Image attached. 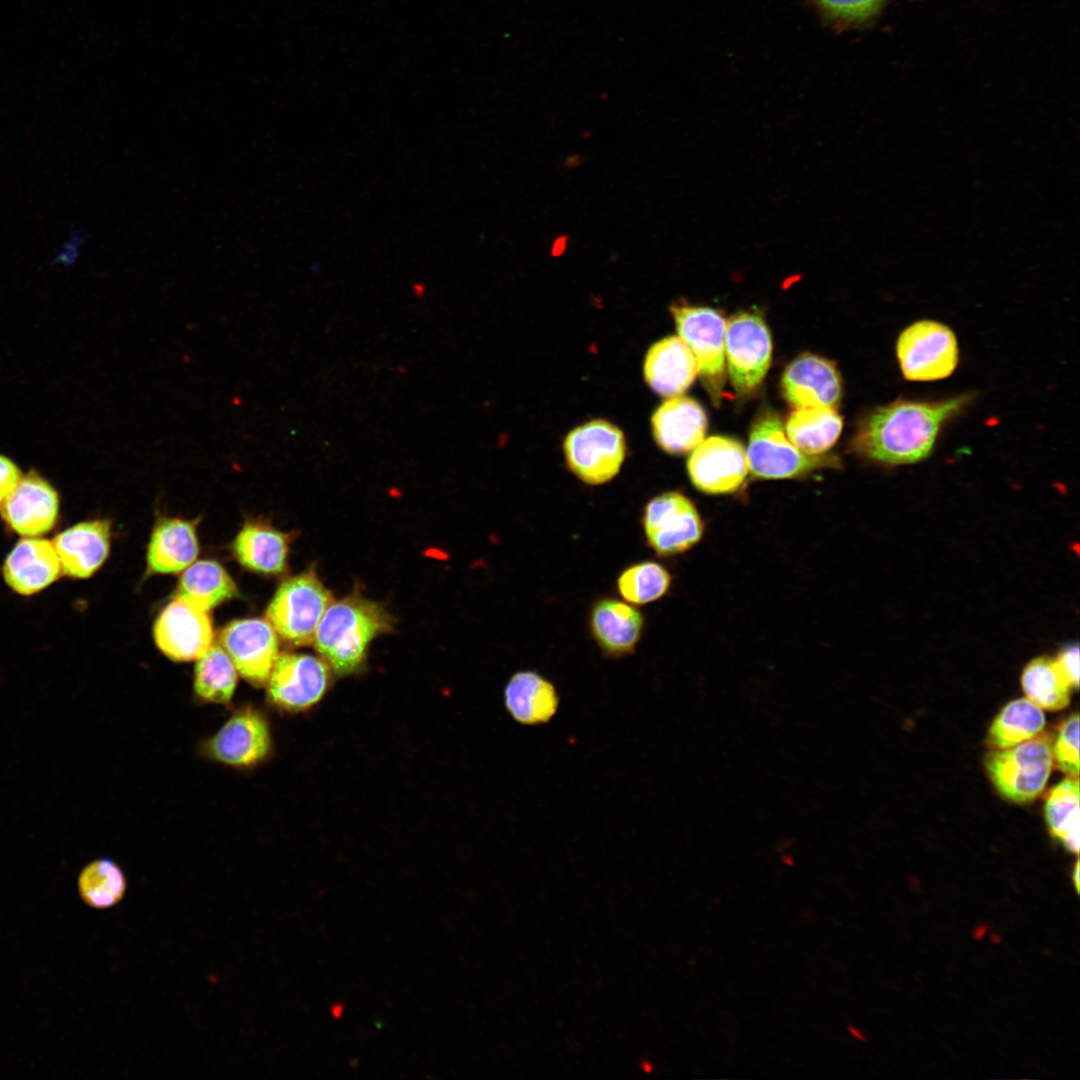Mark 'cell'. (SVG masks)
<instances>
[{"label": "cell", "mask_w": 1080, "mask_h": 1080, "mask_svg": "<svg viewBox=\"0 0 1080 1080\" xmlns=\"http://www.w3.org/2000/svg\"><path fill=\"white\" fill-rule=\"evenodd\" d=\"M671 581V574L663 565L644 561L626 568L618 577L617 588L626 601L647 604L662 598Z\"/></svg>", "instance_id": "33"}, {"label": "cell", "mask_w": 1080, "mask_h": 1080, "mask_svg": "<svg viewBox=\"0 0 1080 1080\" xmlns=\"http://www.w3.org/2000/svg\"><path fill=\"white\" fill-rule=\"evenodd\" d=\"M746 457L749 472L759 479L797 478L815 470L839 466L835 456H811L798 450L787 438L781 419L772 410L764 411L755 420Z\"/></svg>", "instance_id": "5"}, {"label": "cell", "mask_w": 1080, "mask_h": 1080, "mask_svg": "<svg viewBox=\"0 0 1080 1080\" xmlns=\"http://www.w3.org/2000/svg\"><path fill=\"white\" fill-rule=\"evenodd\" d=\"M153 635L160 651L174 661L197 660L213 643L208 611L179 597L162 610Z\"/></svg>", "instance_id": "14"}, {"label": "cell", "mask_w": 1080, "mask_h": 1080, "mask_svg": "<svg viewBox=\"0 0 1080 1080\" xmlns=\"http://www.w3.org/2000/svg\"><path fill=\"white\" fill-rule=\"evenodd\" d=\"M503 700L512 720L523 726L550 722L560 706L554 684L533 670H520L512 674L504 687Z\"/></svg>", "instance_id": "22"}, {"label": "cell", "mask_w": 1080, "mask_h": 1080, "mask_svg": "<svg viewBox=\"0 0 1080 1080\" xmlns=\"http://www.w3.org/2000/svg\"><path fill=\"white\" fill-rule=\"evenodd\" d=\"M78 892L83 902L94 909L117 905L127 890V879L113 860L101 858L87 864L80 872Z\"/></svg>", "instance_id": "31"}, {"label": "cell", "mask_w": 1080, "mask_h": 1080, "mask_svg": "<svg viewBox=\"0 0 1080 1080\" xmlns=\"http://www.w3.org/2000/svg\"><path fill=\"white\" fill-rule=\"evenodd\" d=\"M771 355V334L759 314L741 312L728 320L725 357L731 384L738 394H749L761 385Z\"/></svg>", "instance_id": "9"}, {"label": "cell", "mask_w": 1080, "mask_h": 1080, "mask_svg": "<svg viewBox=\"0 0 1080 1080\" xmlns=\"http://www.w3.org/2000/svg\"><path fill=\"white\" fill-rule=\"evenodd\" d=\"M896 355L903 376L910 381H935L950 376L959 361L955 334L932 320L917 321L899 335Z\"/></svg>", "instance_id": "7"}, {"label": "cell", "mask_w": 1080, "mask_h": 1080, "mask_svg": "<svg viewBox=\"0 0 1080 1080\" xmlns=\"http://www.w3.org/2000/svg\"><path fill=\"white\" fill-rule=\"evenodd\" d=\"M781 386L784 398L795 408H835L842 393L835 365L809 353L798 356L787 366Z\"/></svg>", "instance_id": "17"}, {"label": "cell", "mask_w": 1080, "mask_h": 1080, "mask_svg": "<svg viewBox=\"0 0 1080 1080\" xmlns=\"http://www.w3.org/2000/svg\"><path fill=\"white\" fill-rule=\"evenodd\" d=\"M22 475L17 464L0 453V506L14 490Z\"/></svg>", "instance_id": "38"}, {"label": "cell", "mask_w": 1080, "mask_h": 1080, "mask_svg": "<svg viewBox=\"0 0 1080 1080\" xmlns=\"http://www.w3.org/2000/svg\"><path fill=\"white\" fill-rule=\"evenodd\" d=\"M239 563L262 574H279L286 568L289 537L264 522H247L233 542Z\"/></svg>", "instance_id": "25"}, {"label": "cell", "mask_w": 1080, "mask_h": 1080, "mask_svg": "<svg viewBox=\"0 0 1080 1080\" xmlns=\"http://www.w3.org/2000/svg\"><path fill=\"white\" fill-rule=\"evenodd\" d=\"M238 681V671L220 644L212 643L197 659L193 687L203 701L227 704L232 699Z\"/></svg>", "instance_id": "30"}, {"label": "cell", "mask_w": 1080, "mask_h": 1080, "mask_svg": "<svg viewBox=\"0 0 1080 1080\" xmlns=\"http://www.w3.org/2000/svg\"><path fill=\"white\" fill-rule=\"evenodd\" d=\"M1053 761L1067 776H1079V715H1070L1059 727L1052 745Z\"/></svg>", "instance_id": "34"}, {"label": "cell", "mask_w": 1080, "mask_h": 1080, "mask_svg": "<svg viewBox=\"0 0 1080 1080\" xmlns=\"http://www.w3.org/2000/svg\"><path fill=\"white\" fill-rule=\"evenodd\" d=\"M697 375L696 359L687 344L678 336L659 340L646 354L644 377L659 395H681L691 386Z\"/></svg>", "instance_id": "23"}, {"label": "cell", "mask_w": 1080, "mask_h": 1080, "mask_svg": "<svg viewBox=\"0 0 1080 1080\" xmlns=\"http://www.w3.org/2000/svg\"><path fill=\"white\" fill-rule=\"evenodd\" d=\"M1079 780L1068 776L1052 787L1044 806V817L1050 834L1067 850L1079 852Z\"/></svg>", "instance_id": "29"}, {"label": "cell", "mask_w": 1080, "mask_h": 1080, "mask_svg": "<svg viewBox=\"0 0 1080 1080\" xmlns=\"http://www.w3.org/2000/svg\"><path fill=\"white\" fill-rule=\"evenodd\" d=\"M642 525L648 545L663 557L688 551L704 533L703 519L696 506L678 491L652 498L644 508Z\"/></svg>", "instance_id": "10"}, {"label": "cell", "mask_w": 1080, "mask_h": 1080, "mask_svg": "<svg viewBox=\"0 0 1080 1080\" xmlns=\"http://www.w3.org/2000/svg\"><path fill=\"white\" fill-rule=\"evenodd\" d=\"M111 523L96 519L78 523L59 533L53 541L62 573L88 578L105 562L110 549Z\"/></svg>", "instance_id": "18"}, {"label": "cell", "mask_w": 1080, "mask_h": 1080, "mask_svg": "<svg viewBox=\"0 0 1080 1080\" xmlns=\"http://www.w3.org/2000/svg\"><path fill=\"white\" fill-rule=\"evenodd\" d=\"M687 470L695 488L710 495L738 491L749 473L743 445L726 436L703 440L692 450Z\"/></svg>", "instance_id": "13"}, {"label": "cell", "mask_w": 1080, "mask_h": 1080, "mask_svg": "<svg viewBox=\"0 0 1080 1080\" xmlns=\"http://www.w3.org/2000/svg\"><path fill=\"white\" fill-rule=\"evenodd\" d=\"M847 1030H848V1032H849V1033H850V1034H851L852 1036H854L855 1038H857V1039H863V1035H862V1034L860 1033V1031H859L858 1029H856L855 1027H852V1026H848V1027H847Z\"/></svg>", "instance_id": "40"}, {"label": "cell", "mask_w": 1080, "mask_h": 1080, "mask_svg": "<svg viewBox=\"0 0 1080 1080\" xmlns=\"http://www.w3.org/2000/svg\"><path fill=\"white\" fill-rule=\"evenodd\" d=\"M271 745L267 719L257 709L245 706L235 711L206 741L204 752L227 766L251 768L269 755Z\"/></svg>", "instance_id": "12"}, {"label": "cell", "mask_w": 1080, "mask_h": 1080, "mask_svg": "<svg viewBox=\"0 0 1080 1080\" xmlns=\"http://www.w3.org/2000/svg\"><path fill=\"white\" fill-rule=\"evenodd\" d=\"M392 625V617L380 604L353 594L330 604L313 643L333 672L350 675L363 666L370 643L390 632Z\"/></svg>", "instance_id": "2"}, {"label": "cell", "mask_w": 1080, "mask_h": 1080, "mask_svg": "<svg viewBox=\"0 0 1080 1080\" xmlns=\"http://www.w3.org/2000/svg\"><path fill=\"white\" fill-rule=\"evenodd\" d=\"M220 645L245 680L257 686L266 684L279 655L277 633L267 620L232 621L222 630Z\"/></svg>", "instance_id": "15"}, {"label": "cell", "mask_w": 1080, "mask_h": 1080, "mask_svg": "<svg viewBox=\"0 0 1080 1080\" xmlns=\"http://www.w3.org/2000/svg\"><path fill=\"white\" fill-rule=\"evenodd\" d=\"M1055 664L1070 686V688L1077 689L1079 686V647L1077 644H1070L1063 648L1058 656L1054 659Z\"/></svg>", "instance_id": "37"}, {"label": "cell", "mask_w": 1080, "mask_h": 1080, "mask_svg": "<svg viewBox=\"0 0 1080 1080\" xmlns=\"http://www.w3.org/2000/svg\"><path fill=\"white\" fill-rule=\"evenodd\" d=\"M1052 745V737L1040 732L1012 747L992 749L985 758V768L1000 795L1017 804L1035 800L1053 767Z\"/></svg>", "instance_id": "3"}, {"label": "cell", "mask_w": 1080, "mask_h": 1080, "mask_svg": "<svg viewBox=\"0 0 1080 1080\" xmlns=\"http://www.w3.org/2000/svg\"><path fill=\"white\" fill-rule=\"evenodd\" d=\"M568 468L583 482L598 485L619 472L626 454L622 431L605 420H592L573 429L565 438Z\"/></svg>", "instance_id": "8"}, {"label": "cell", "mask_w": 1080, "mask_h": 1080, "mask_svg": "<svg viewBox=\"0 0 1080 1080\" xmlns=\"http://www.w3.org/2000/svg\"><path fill=\"white\" fill-rule=\"evenodd\" d=\"M589 625L604 655L620 658L634 652L643 632L644 618L633 606L604 598L593 605Z\"/></svg>", "instance_id": "21"}, {"label": "cell", "mask_w": 1080, "mask_h": 1080, "mask_svg": "<svg viewBox=\"0 0 1080 1080\" xmlns=\"http://www.w3.org/2000/svg\"><path fill=\"white\" fill-rule=\"evenodd\" d=\"M1079 873H1080L1079 861H1077L1076 865L1074 867V873H1073V881H1074V885H1075V888H1076L1077 891H1079V880H1080L1079 879Z\"/></svg>", "instance_id": "39"}, {"label": "cell", "mask_w": 1080, "mask_h": 1080, "mask_svg": "<svg viewBox=\"0 0 1080 1080\" xmlns=\"http://www.w3.org/2000/svg\"><path fill=\"white\" fill-rule=\"evenodd\" d=\"M199 553L195 524L169 518L154 528L147 550V570L150 573H178L190 566Z\"/></svg>", "instance_id": "24"}, {"label": "cell", "mask_w": 1080, "mask_h": 1080, "mask_svg": "<svg viewBox=\"0 0 1080 1080\" xmlns=\"http://www.w3.org/2000/svg\"><path fill=\"white\" fill-rule=\"evenodd\" d=\"M86 238L87 234L84 230L72 225L62 239L58 249L53 253L51 264L57 266L73 264L80 255V249Z\"/></svg>", "instance_id": "36"}, {"label": "cell", "mask_w": 1080, "mask_h": 1080, "mask_svg": "<svg viewBox=\"0 0 1080 1080\" xmlns=\"http://www.w3.org/2000/svg\"><path fill=\"white\" fill-rule=\"evenodd\" d=\"M823 12L831 19L847 22H863L874 16L886 0H816Z\"/></svg>", "instance_id": "35"}, {"label": "cell", "mask_w": 1080, "mask_h": 1080, "mask_svg": "<svg viewBox=\"0 0 1080 1080\" xmlns=\"http://www.w3.org/2000/svg\"><path fill=\"white\" fill-rule=\"evenodd\" d=\"M2 572L12 590L21 595H32L57 580L62 570L53 542L27 537L10 551Z\"/></svg>", "instance_id": "19"}, {"label": "cell", "mask_w": 1080, "mask_h": 1080, "mask_svg": "<svg viewBox=\"0 0 1080 1080\" xmlns=\"http://www.w3.org/2000/svg\"><path fill=\"white\" fill-rule=\"evenodd\" d=\"M2 519L19 535L36 537L50 531L59 512V497L54 487L39 473L22 476L0 506Z\"/></svg>", "instance_id": "16"}, {"label": "cell", "mask_w": 1080, "mask_h": 1080, "mask_svg": "<svg viewBox=\"0 0 1080 1080\" xmlns=\"http://www.w3.org/2000/svg\"><path fill=\"white\" fill-rule=\"evenodd\" d=\"M238 594V589L217 562L201 560L193 562L182 574L176 597L208 611Z\"/></svg>", "instance_id": "27"}, {"label": "cell", "mask_w": 1080, "mask_h": 1080, "mask_svg": "<svg viewBox=\"0 0 1080 1080\" xmlns=\"http://www.w3.org/2000/svg\"><path fill=\"white\" fill-rule=\"evenodd\" d=\"M332 602L331 592L309 570L279 586L266 610V619L288 644L308 645L313 643L318 624Z\"/></svg>", "instance_id": "4"}, {"label": "cell", "mask_w": 1080, "mask_h": 1080, "mask_svg": "<svg viewBox=\"0 0 1080 1080\" xmlns=\"http://www.w3.org/2000/svg\"><path fill=\"white\" fill-rule=\"evenodd\" d=\"M1045 726L1043 709L1028 698L1007 703L990 725L987 743L992 749H1004L1035 737Z\"/></svg>", "instance_id": "28"}, {"label": "cell", "mask_w": 1080, "mask_h": 1080, "mask_svg": "<svg viewBox=\"0 0 1080 1080\" xmlns=\"http://www.w3.org/2000/svg\"><path fill=\"white\" fill-rule=\"evenodd\" d=\"M842 426V417L834 408H796L786 421L785 433L802 453L817 456L834 445Z\"/></svg>", "instance_id": "26"}, {"label": "cell", "mask_w": 1080, "mask_h": 1080, "mask_svg": "<svg viewBox=\"0 0 1080 1080\" xmlns=\"http://www.w3.org/2000/svg\"><path fill=\"white\" fill-rule=\"evenodd\" d=\"M1021 686L1026 698L1041 709L1058 711L1069 705L1071 688L1052 658L1030 661L1022 672Z\"/></svg>", "instance_id": "32"}, {"label": "cell", "mask_w": 1080, "mask_h": 1080, "mask_svg": "<svg viewBox=\"0 0 1080 1080\" xmlns=\"http://www.w3.org/2000/svg\"><path fill=\"white\" fill-rule=\"evenodd\" d=\"M968 400L967 395L936 402L896 400L878 407L859 425L852 447L882 464L921 461L933 450L943 424Z\"/></svg>", "instance_id": "1"}, {"label": "cell", "mask_w": 1080, "mask_h": 1080, "mask_svg": "<svg viewBox=\"0 0 1080 1080\" xmlns=\"http://www.w3.org/2000/svg\"><path fill=\"white\" fill-rule=\"evenodd\" d=\"M651 426L657 444L664 451L681 455L691 452L704 440L707 417L697 401L678 395L657 408Z\"/></svg>", "instance_id": "20"}, {"label": "cell", "mask_w": 1080, "mask_h": 1080, "mask_svg": "<svg viewBox=\"0 0 1080 1080\" xmlns=\"http://www.w3.org/2000/svg\"><path fill=\"white\" fill-rule=\"evenodd\" d=\"M331 668L310 654H279L266 681L267 698L286 712L305 711L320 701L331 681Z\"/></svg>", "instance_id": "11"}, {"label": "cell", "mask_w": 1080, "mask_h": 1080, "mask_svg": "<svg viewBox=\"0 0 1080 1080\" xmlns=\"http://www.w3.org/2000/svg\"><path fill=\"white\" fill-rule=\"evenodd\" d=\"M670 311L679 337L692 351L703 386L717 405L725 382L726 321L715 309L674 304Z\"/></svg>", "instance_id": "6"}]
</instances>
